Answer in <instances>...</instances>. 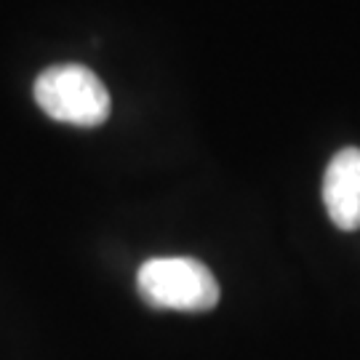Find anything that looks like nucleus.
I'll list each match as a JSON object with an SVG mask.
<instances>
[{
	"mask_svg": "<svg viewBox=\"0 0 360 360\" xmlns=\"http://www.w3.org/2000/svg\"><path fill=\"white\" fill-rule=\"evenodd\" d=\"M323 203L339 230H360V147H345L323 174Z\"/></svg>",
	"mask_w": 360,
	"mask_h": 360,
	"instance_id": "3",
	"label": "nucleus"
},
{
	"mask_svg": "<svg viewBox=\"0 0 360 360\" xmlns=\"http://www.w3.org/2000/svg\"><path fill=\"white\" fill-rule=\"evenodd\" d=\"M136 288L150 307L206 312L219 302L214 272L193 257L147 259L136 272Z\"/></svg>",
	"mask_w": 360,
	"mask_h": 360,
	"instance_id": "2",
	"label": "nucleus"
},
{
	"mask_svg": "<svg viewBox=\"0 0 360 360\" xmlns=\"http://www.w3.org/2000/svg\"><path fill=\"white\" fill-rule=\"evenodd\" d=\"M35 102L49 117L80 129L102 126L110 117L112 99L96 72L83 65H53L35 80Z\"/></svg>",
	"mask_w": 360,
	"mask_h": 360,
	"instance_id": "1",
	"label": "nucleus"
}]
</instances>
